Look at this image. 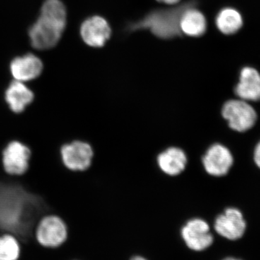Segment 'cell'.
I'll use <instances>...</instances> for the list:
<instances>
[{"label": "cell", "instance_id": "cell-1", "mask_svg": "<svg viewBox=\"0 0 260 260\" xmlns=\"http://www.w3.org/2000/svg\"><path fill=\"white\" fill-rule=\"evenodd\" d=\"M50 214L42 197L25 188L18 176L0 177V236L13 234L20 243L34 239L39 220Z\"/></svg>", "mask_w": 260, "mask_h": 260}, {"label": "cell", "instance_id": "cell-2", "mask_svg": "<svg viewBox=\"0 0 260 260\" xmlns=\"http://www.w3.org/2000/svg\"><path fill=\"white\" fill-rule=\"evenodd\" d=\"M66 18V10L61 1L47 0L40 16L29 30L32 47L40 50L55 47L64 31Z\"/></svg>", "mask_w": 260, "mask_h": 260}, {"label": "cell", "instance_id": "cell-3", "mask_svg": "<svg viewBox=\"0 0 260 260\" xmlns=\"http://www.w3.org/2000/svg\"><path fill=\"white\" fill-rule=\"evenodd\" d=\"M189 7V5H185L174 9L153 12L139 23L132 25L131 29L148 28L161 39H170L181 35V16Z\"/></svg>", "mask_w": 260, "mask_h": 260}, {"label": "cell", "instance_id": "cell-4", "mask_svg": "<svg viewBox=\"0 0 260 260\" xmlns=\"http://www.w3.org/2000/svg\"><path fill=\"white\" fill-rule=\"evenodd\" d=\"M221 114L229 127L238 133H245L251 129L257 120L255 109L249 102L240 99L225 102Z\"/></svg>", "mask_w": 260, "mask_h": 260}, {"label": "cell", "instance_id": "cell-5", "mask_svg": "<svg viewBox=\"0 0 260 260\" xmlns=\"http://www.w3.org/2000/svg\"><path fill=\"white\" fill-rule=\"evenodd\" d=\"M60 155L67 169L72 172H84L93 164L94 150L88 142L75 140L61 147Z\"/></svg>", "mask_w": 260, "mask_h": 260}, {"label": "cell", "instance_id": "cell-6", "mask_svg": "<svg viewBox=\"0 0 260 260\" xmlns=\"http://www.w3.org/2000/svg\"><path fill=\"white\" fill-rule=\"evenodd\" d=\"M68 227L64 220L56 215L43 217L35 231L37 242L44 247L56 248L68 239Z\"/></svg>", "mask_w": 260, "mask_h": 260}, {"label": "cell", "instance_id": "cell-7", "mask_svg": "<svg viewBox=\"0 0 260 260\" xmlns=\"http://www.w3.org/2000/svg\"><path fill=\"white\" fill-rule=\"evenodd\" d=\"M31 151L18 140L10 141L3 150L2 161L5 172L10 176H21L28 171Z\"/></svg>", "mask_w": 260, "mask_h": 260}, {"label": "cell", "instance_id": "cell-8", "mask_svg": "<svg viewBox=\"0 0 260 260\" xmlns=\"http://www.w3.org/2000/svg\"><path fill=\"white\" fill-rule=\"evenodd\" d=\"M219 235L231 241L242 239L246 230V222L242 212L235 208H229L219 215L214 224Z\"/></svg>", "mask_w": 260, "mask_h": 260}, {"label": "cell", "instance_id": "cell-9", "mask_svg": "<svg viewBox=\"0 0 260 260\" xmlns=\"http://www.w3.org/2000/svg\"><path fill=\"white\" fill-rule=\"evenodd\" d=\"M234 164V157L225 145L216 143L211 145L203 158L205 172L215 177L226 175Z\"/></svg>", "mask_w": 260, "mask_h": 260}, {"label": "cell", "instance_id": "cell-10", "mask_svg": "<svg viewBox=\"0 0 260 260\" xmlns=\"http://www.w3.org/2000/svg\"><path fill=\"white\" fill-rule=\"evenodd\" d=\"M181 237L189 249L198 251L208 249L214 240L209 225L200 218L189 220L181 229Z\"/></svg>", "mask_w": 260, "mask_h": 260}, {"label": "cell", "instance_id": "cell-11", "mask_svg": "<svg viewBox=\"0 0 260 260\" xmlns=\"http://www.w3.org/2000/svg\"><path fill=\"white\" fill-rule=\"evenodd\" d=\"M80 34L84 42L93 47H102L111 37V28L105 19L94 16L85 20Z\"/></svg>", "mask_w": 260, "mask_h": 260}, {"label": "cell", "instance_id": "cell-12", "mask_svg": "<svg viewBox=\"0 0 260 260\" xmlns=\"http://www.w3.org/2000/svg\"><path fill=\"white\" fill-rule=\"evenodd\" d=\"M4 98L10 110L15 114H20L34 102L35 94L23 82L14 80L10 82L5 90Z\"/></svg>", "mask_w": 260, "mask_h": 260}, {"label": "cell", "instance_id": "cell-13", "mask_svg": "<svg viewBox=\"0 0 260 260\" xmlns=\"http://www.w3.org/2000/svg\"><path fill=\"white\" fill-rule=\"evenodd\" d=\"M239 99L246 102L260 101V73L255 68L245 67L241 70L239 82L235 88Z\"/></svg>", "mask_w": 260, "mask_h": 260}, {"label": "cell", "instance_id": "cell-14", "mask_svg": "<svg viewBox=\"0 0 260 260\" xmlns=\"http://www.w3.org/2000/svg\"><path fill=\"white\" fill-rule=\"evenodd\" d=\"M42 61L34 54L15 58L10 64V71L14 80L28 82L37 79L42 74Z\"/></svg>", "mask_w": 260, "mask_h": 260}, {"label": "cell", "instance_id": "cell-15", "mask_svg": "<svg viewBox=\"0 0 260 260\" xmlns=\"http://www.w3.org/2000/svg\"><path fill=\"white\" fill-rule=\"evenodd\" d=\"M157 162L162 172L171 177H175L184 172L187 164V157L182 149L171 147L159 154Z\"/></svg>", "mask_w": 260, "mask_h": 260}, {"label": "cell", "instance_id": "cell-16", "mask_svg": "<svg viewBox=\"0 0 260 260\" xmlns=\"http://www.w3.org/2000/svg\"><path fill=\"white\" fill-rule=\"evenodd\" d=\"M179 25L181 32L189 37H198L206 31L207 21L201 12L189 7L181 15Z\"/></svg>", "mask_w": 260, "mask_h": 260}, {"label": "cell", "instance_id": "cell-17", "mask_svg": "<svg viewBox=\"0 0 260 260\" xmlns=\"http://www.w3.org/2000/svg\"><path fill=\"white\" fill-rule=\"evenodd\" d=\"M242 15L238 10L232 8H224L216 18L218 30L225 35H232L242 28Z\"/></svg>", "mask_w": 260, "mask_h": 260}, {"label": "cell", "instance_id": "cell-18", "mask_svg": "<svg viewBox=\"0 0 260 260\" xmlns=\"http://www.w3.org/2000/svg\"><path fill=\"white\" fill-rule=\"evenodd\" d=\"M20 246L18 239L13 234L0 236V260H18Z\"/></svg>", "mask_w": 260, "mask_h": 260}, {"label": "cell", "instance_id": "cell-19", "mask_svg": "<svg viewBox=\"0 0 260 260\" xmlns=\"http://www.w3.org/2000/svg\"><path fill=\"white\" fill-rule=\"evenodd\" d=\"M254 160L256 167L260 169V141L256 145L254 152Z\"/></svg>", "mask_w": 260, "mask_h": 260}, {"label": "cell", "instance_id": "cell-20", "mask_svg": "<svg viewBox=\"0 0 260 260\" xmlns=\"http://www.w3.org/2000/svg\"><path fill=\"white\" fill-rule=\"evenodd\" d=\"M157 1L160 2V3H166V4L168 5H174L177 4L180 0H157Z\"/></svg>", "mask_w": 260, "mask_h": 260}, {"label": "cell", "instance_id": "cell-21", "mask_svg": "<svg viewBox=\"0 0 260 260\" xmlns=\"http://www.w3.org/2000/svg\"><path fill=\"white\" fill-rule=\"evenodd\" d=\"M131 260H147L145 259V258L142 257V256H134V257L132 258Z\"/></svg>", "mask_w": 260, "mask_h": 260}, {"label": "cell", "instance_id": "cell-22", "mask_svg": "<svg viewBox=\"0 0 260 260\" xmlns=\"http://www.w3.org/2000/svg\"><path fill=\"white\" fill-rule=\"evenodd\" d=\"M223 260H242V259H237V258H234V257H227V258H225V259H224Z\"/></svg>", "mask_w": 260, "mask_h": 260}]
</instances>
